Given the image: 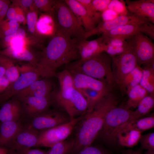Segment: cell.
I'll use <instances>...</instances> for the list:
<instances>
[{"mask_svg": "<svg viewBox=\"0 0 154 154\" xmlns=\"http://www.w3.org/2000/svg\"><path fill=\"white\" fill-rule=\"evenodd\" d=\"M52 89V84L48 80L38 79L16 95L18 100L28 96L44 97L51 94Z\"/></svg>", "mask_w": 154, "mask_h": 154, "instance_id": "obj_19", "label": "cell"}, {"mask_svg": "<svg viewBox=\"0 0 154 154\" xmlns=\"http://www.w3.org/2000/svg\"><path fill=\"white\" fill-rule=\"evenodd\" d=\"M112 0H92V4L98 12L102 13L108 9Z\"/></svg>", "mask_w": 154, "mask_h": 154, "instance_id": "obj_42", "label": "cell"}, {"mask_svg": "<svg viewBox=\"0 0 154 154\" xmlns=\"http://www.w3.org/2000/svg\"><path fill=\"white\" fill-rule=\"evenodd\" d=\"M10 5L9 1L0 0V23L4 19Z\"/></svg>", "mask_w": 154, "mask_h": 154, "instance_id": "obj_46", "label": "cell"}, {"mask_svg": "<svg viewBox=\"0 0 154 154\" xmlns=\"http://www.w3.org/2000/svg\"><path fill=\"white\" fill-rule=\"evenodd\" d=\"M52 15L57 31L72 39L83 38L86 32L64 0H53Z\"/></svg>", "mask_w": 154, "mask_h": 154, "instance_id": "obj_5", "label": "cell"}, {"mask_svg": "<svg viewBox=\"0 0 154 154\" xmlns=\"http://www.w3.org/2000/svg\"><path fill=\"white\" fill-rule=\"evenodd\" d=\"M85 9L89 15L98 23L100 21L101 13L97 12L94 8L92 3V0H77Z\"/></svg>", "mask_w": 154, "mask_h": 154, "instance_id": "obj_40", "label": "cell"}, {"mask_svg": "<svg viewBox=\"0 0 154 154\" xmlns=\"http://www.w3.org/2000/svg\"><path fill=\"white\" fill-rule=\"evenodd\" d=\"M139 66L154 59V44L147 35L139 32L125 39Z\"/></svg>", "mask_w": 154, "mask_h": 154, "instance_id": "obj_11", "label": "cell"}, {"mask_svg": "<svg viewBox=\"0 0 154 154\" xmlns=\"http://www.w3.org/2000/svg\"><path fill=\"white\" fill-rule=\"evenodd\" d=\"M112 57L105 51L85 60H79L66 65L69 72L83 74L101 80L112 86L115 83L112 69Z\"/></svg>", "mask_w": 154, "mask_h": 154, "instance_id": "obj_3", "label": "cell"}, {"mask_svg": "<svg viewBox=\"0 0 154 154\" xmlns=\"http://www.w3.org/2000/svg\"><path fill=\"white\" fill-rule=\"evenodd\" d=\"M23 126L21 120L1 122L0 147L7 148L10 142Z\"/></svg>", "mask_w": 154, "mask_h": 154, "instance_id": "obj_22", "label": "cell"}, {"mask_svg": "<svg viewBox=\"0 0 154 154\" xmlns=\"http://www.w3.org/2000/svg\"><path fill=\"white\" fill-rule=\"evenodd\" d=\"M139 142L141 148L147 151H154V133L141 135Z\"/></svg>", "mask_w": 154, "mask_h": 154, "instance_id": "obj_39", "label": "cell"}, {"mask_svg": "<svg viewBox=\"0 0 154 154\" xmlns=\"http://www.w3.org/2000/svg\"><path fill=\"white\" fill-rule=\"evenodd\" d=\"M78 90L82 94L87 102L88 109L86 112H90L101 99L112 90L100 91L89 88Z\"/></svg>", "mask_w": 154, "mask_h": 154, "instance_id": "obj_30", "label": "cell"}, {"mask_svg": "<svg viewBox=\"0 0 154 154\" xmlns=\"http://www.w3.org/2000/svg\"><path fill=\"white\" fill-rule=\"evenodd\" d=\"M126 93L128 98L125 106L129 109L136 108L142 99L149 94L139 84L131 88Z\"/></svg>", "mask_w": 154, "mask_h": 154, "instance_id": "obj_28", "label": "cell"}, {"mask_svg": "<svg viewBox=\"0 0 154 154\" xmlns=\"http://www.w3.org/2000/svg\"><path fill=\"white\" fill-rule=\"evenodd\" d=\"M0 122H1V121H0Z\"/></svg>", "mask_w": 154, "mask_h": 154, "instance_id": "obj_54", "label": "cell"}, {"mask_svg": "<svg viewBox=\"0 0 154 154\" xmlns=\"http://www.w3.org/2000/svg\"><path fill=\"white\" fill-rule=\"evenodd\" d=\"M39 136V131L23 125L10 142L7 149L11 152L20 153L38 146Z\"/></svg>", "mask_w": 154, "mask_h": 154, "instance_id": "obj_14", "label": "cell"}, {"mask_svg": "<svg viewBox=\"0 0 154 154\" xmlns=\"http://www.w3.org/2000/svg\"><path fill=\"white\" fill-rule=\"evenodd\" d=\"M0 55L4 56L13 60L28 62L33 66L37 67L38 57H36L31 52L24 47L18 50H12L9 48L0 50Z\"/></svg>", "mask_w": 154, "mask_h": 154, "instance_id": "obj_24", "label": "cell"}, {"mask_svg": "<svg viewBox=\"0 0 154 154\" xmlns=\"http://www.w3.org/2000/svg\"><path fill=\"white\" fill-rule=\"evenodd\" d=\"M75 154H106L104 152L98 147L92 146H88Z\"/></svg>", "mask_w": 154, "mask_h": 154, "instance_id": "obj_44", "label": "cell"}, {"mask_svg": "<svg viewBox=\"0 0 154 154\" xmlns=\"http://www.w3.org/2000/svg\"><path fill=\"white\" fill-rule=\"evenodd\" d=\"M70 72L73 78L74 86L77 90L89 88L100 91L112 90V86L102 80L83 74Z\"/></svg>", "mask_w": 154, "mask_h": 154, "instance_id": "obj_18", "label": "cell"}, {"mask_svg": "<svg viewBox=\"0 0 154 154\" xmlns=\"http://www.w3.org/2000/svg\"><path fill=\"white\" fill-rule=\"evenodd\" d=\"M22 72L17 79L10 85L0 95V102H6L20 91L26 88L35 81L38 80L41 74L38 69L31 65L18 67Z\"/></svg>", "mask_w": 154, "mask_h": 154, "instance_id": "obj_9", "label": "cell"}, {"mask_svg": "<svg viewBox=\"0 0 154 154\" xmlns=\"http://www.w3.org/2000/svg\"><path fill=\"white\" fill-rule=\"evenodd\" d=\"M37 19V11H36L32 9L27 13L26 20L27 27L29 31L33 35H35L36 33L38 35L37 31H36V24Z\"/></svg>", "mask_w": 154, "mask_h": 154, "instance_id": "obj_38", "label": "cell"}, {"mask_svg": "<svg viewBox=\"0 0 154 154\" xmlns=\"http://www.w3.org/2000/svg\"><path fill=\"white\" fill-rule=\"evenodd\" d=\"M133 112L126 106H117L112 108L106 115L103 126L98 135L108 142H116L117 129L121 125L131 121Z\"/></svg>", "mask_w": 154, "mask_h": 154, "instance_id": "obj_6", "label": "cell"}, {"mask_svg": "<svg viewBox=\"0 0 154 154\" xmlns=\"http://www.w3.org/2000/svg\"><path fill=\"white\" fill-rule=\"evenodd\" d=\"M143 68L137 65L128 74L123 82L122 92H126L134 86L139 84L142 74Z\"/></svg>", "mask_w": 154, "mask_h": 154, "instance_id": "obj_32", "label": "cell"}, {"mask_svg": "<svg viewBox=\"0 0 154 154\" xmlns=\"http://www.w3.org/2000/svg\"><path fill=\"white\" fill-rule=\"evenodd\" d=\"M19 23L15 19H4L0 23V33L5 37L15 32L19 27Z\"/></svg>", "mask_w": 154, "mask_h": 154, "instance_id": "obj_35", "label": "cell"}, {"mask_svg": "<svg viewBox=\"0 0 154 154\" xmlns=\"http://www.w3.org/2000/svg\"><path fill=\"white\" fill-rule=\"evenodd\" d=\"M51 95L42 97L28 96L19 100L23 113L22 119L31 117L49 110L52 105Z\"/></svg>", "mask_w": 154, "mask_h": 154, "instance_id": "obj_15", "label": "cell"}, {"mask_svg": "<svg viewBox=\"0 0 154 154\" xmlns=\"http://www.w3.org/2000/svg\"><path fill=\"white\" fill-rule=\"evenodd\" d=\"M148 22L131 13L121 15L110 20L100 21L91 31L86 32L83 38L87 39L94 35L103 34L104 33L123 25L139 23Z\"/></svg>", "mask_w": 154, "mask_h": 154, "instance_id": "obj_12", "label": "cell"}, {"mask_svg": "<svg viewBox=\"0 0 154 154\" xmlns=\"http://www.w3.org/2000/svg\"><path fill=\"white\" fill-rule=\"evenodd\" d=\"M10 84L9 81L5 76L0 78V95L5 91Z\"/></svg>", "mask_w": 154, "mask_h": 154, "instance_id": "obj_48", "label": "cell"}, {"mask_svg": "<svg viewBox=\"0 0 154 154\" xmlns=\"http://www.w3.org/2000/svg\"><path fill=\"white\" fill-rule=\"evenodd\" d=\"M154 116L152 114L150 116L142 117L137 119L128 121L121 126L117 129L124 128L134 129L141 132L154 127Z\"/></svg>", "mask_w": 154, "mask_h": 154, "instance_id": "obj_27", "label": "cell"}, {"mask_svg": "<svg viewBox=\"0 0 154 154\" xmlns=\"http://www.w3.org/2000/svg\"><path fill=\"white\" fill-rule=\"evenodd\" d=\"M13 5V6H10V5L9 6L5 16L6 17V19H15L18 13L23 12L24 11L20 8L14 5Z\"/></svg>", "mask_w": 154, "mask_h": 154, "instance_id": "obj_43", "label": "cell"}, {"mask_svg": "<svg viewBox=\"0 0 154 154\" xmlns=\"http://www.w3.org/2000/svg\"><path fill=\"white\" fill-rule=\"evenodd\" d=\"M143 68L139 83L150 94L154 95V69Z\"/></svg>", "mask_w": 154, "mask_h": 154, "instance_id": "obj_34", "label": "cell"}, {"mask_svg": "<svg viewBox=\"0 0 154 154\" xmlns=\"http://www.w3.org/2000/svg\"><path fill=\"white\" fill-rule=\"evenodd\" d=\"M154 106V95L149 94L142 99L137 105L136 110L133 111L131 121L149 114Z\"/></svg>", "mask_w": 154, "mask_h": 154, "instance_id": "obj_29", "label": "cell"}, {"mask_svg": "<svg viewBox=\"0 0 154 154\" xmlns=\"http://www.w3.org/2000/svg\"><path fill=\"white\" fill-rule=\"evenodd\" d=\"M125 3L130 13L154 24V0H126Z\"/></svg>", "mask_w": 154, "mask_h": 154, "instance_id": "obj_16", "label": "cell"}, {"mask_svg": "<svg viewBox=\"0 0 154 154\" xmlns=\"http://www.w3.org/2000/svg\"><path fill=\"white\" fill-rule=\"evenodd\" d=\"M20 153L22 154H47L46 152L39 149L29 148Z\"/></svg>", "mask_w": 154, "mask_h": 154, "instance_id": "obj_49", "label": "cell"}, {"mask_svg": "<svg viewBox=\"0 0 154 154\" xmlns=\"http://www.w3.org/2000/svg\"><path fill=\"white\" fill-rule=\"evenodd\" d=\"M23 117L21 104L17 98L6 101L0 109L1 122L19 121Z\"/></svg>", "mask_w": 154, "mask_h": 154, "instance_id": "obj_21", "label": "cell"}, {"mask_svg": "<svg viewBox=\"0 0 154 154\" xmlns=\"http://www.w3.org/2000/svg\"><path fill=\"white\" fill-rule=\"evenodd\" d=\"M12 2L13 5L20 8L24 11L31 7L34 4L33 0H13Z\"/></svg>", "mask_w": 154, "mask_h": 154, "instance_id": "obj_47", "label": "cell"}, {"mask_svg": "<svg viewBox=\"0 0 154 154\" xmlns=\"http://www.w3.org/2000/svg\"><path fill=\"white\" fill-rule=\"evenodd\" d=\"M118 102L116 95L111 91L90 112H86L75 128V143L70 154H75L91 145L102 129L106 115L117 106Z\"/></svg>", "mask_w": 154, "mask_h": 154, "instance_id": "obj_2", "label": "cell"}, {"mask_svg": "<svg viewBox=\"0 0 154 154\" xmlns=\"http://www.w3.org/2000/svg\"><path fill=\"white\" fill-rule=\"evenodd\" d=\"M84 115L52 128L39 131L38 146L50 148L56 143L68 138Z\"/></svg>", "mask_w": 154, "mask_h": 154, "instance_id": "obj_8", "label": "cell"}, {"mask_svg": "<svg viewBox=\"0 0 154 154\" xmlns=\"http://www.w3.org/2000/svg\"><path fill=\"white\" fill-rule=\"evenodd\" d=\"M26 35L25 30L22 28H19L13 33L0 38V49H4L8 47L11 41L15 38L25 39Z\"/></svg>", "mask_w": 154, "mask_h": 154, "instance_id": "obj_36", "label": "cell"}, {"mask_svg": "<svg viewBox=\"0 0 154 154\" xmlns=\"http://www.w3.org/2000/svg\"><path fill=\"white\" fill-rule=\"evenodd\" d=\"M154 151H147L146 154H154ZM124 154H142L139 150L134 151L132 150H128Z\"/></svg>", "mask_w": 154, "mask_h": 154, "instance_id": "obj_50", "label": "cell"}, {"mask_svg": "<svg viewBox=\"0 0 154 154\" xmlns=\"http://www.w3.org/2000/svg\"><path fill=\"white\" fill-rule=\"evenodd\" d=\"M104 37L91 40H88L83 38L76 39V47L80 59L85 60L96 55L104 51L103 42Z\"/></svg>", "mask_w": 154, "mask_h": 154, "instance_id": "obj_17", "label": "cell"}, {"mask_svg": "<svg viewBox=\"0 0 154 154\" xmlns=\"http://www.w3.org/2000/svg\"><path fill=\"white\" fill-rule=\"evenodd\" d=\"M25 39L17 38L12 40L11 42L9 48L12 50H18L24 47Z\"/></svg>", "mask_w": 154, "mask_h": 154, "instance_id": "obj_45", "label": "cell"}, {"mask_svg": "<svg viewBox=\"0 0 154 154\" xmlns=\"http://www.w3.org/2000/svg\"><path fill=\"white\" fill-rule=\"evenodd\" d=\"M42 50L39 54L37 68L45 78L56 76L58 68L80 58L76 39L57 31Z\"/></svg>", "mask_w": 154, "mask_h": 154, "instance_id": "obj_1", "label": "cell"}, {"mask_svg": "<svg viewBox=\"0 0 154 154\" xmlns=\"http://www.w3.org/2000/svg\"><path fill=\"white\" fill-rule=\"evenodd\" d=\"M52 105L65 112L71 120L83 116L88 109L87 102L82 94L74 86L52 93Z\"/></svg>", "mask_w": 154, "mask_h": 154, "instance_id": "obj_4", "label": "cell"}, {"mask_svg": "<svg viewBox=\"0 0 154 154\" xmlns=\"http://www.w3.org/2000/svg\"><path fill=\"white\" fill-rule=\"evenodd\" d=\"M13 60L8 57L0 55V65L5 69V76L10 83L16 81L20 76L18 68L15 65Z\"/></svg>", "mask_w": 154, "mask_h": 154, "instance_id": "obj_31", "label": "cell"}, {"mask_svg": "<svg viewBox=\"0 0 154 154\" xmlns=\"http://www.w3.org/2000/svg\"><path fill=\"white\" fill-rule=\"evenodd\" d=\"M33 2L35 6L39 10L52 15L53 0H34Z\"/></svg>", "mask_w": 154, "mask_h": 154, "instance_id": "obj_41", "label": "cell"}, {"mask_svg": "<svg viewBox=\"0 0 154 154\" xmlns=\"http://www.w3.org/2000/svg\"><path fill=\"white\" fill-rule=\"evenodd\" d=\"M56 76L58 80L60 89L74 86L72 75L67 69L58 73Z\"/></svg>", "mask_w": 154, "mask_h": 154, "instance_id": "obj_37", "label": "cell"}, {"mask_svg": "<svg viewBox=\"0 0 154 154\" xmlns=\"http://www.w3.org/2000/svg\"><path fill=\"white\" fill-rule=\"evenodd\" d=\"M75 143L73 136L58 142L50 147L47 154H70Z\"/></svg>", "mask_w": 154, "mask_h": 154, "instance_id": "obj_33", "label": "cell"}, {"mask_svg": "<svg viewBox=\"0 0 154 154\" xmlns=\"http://www.w3.org/2000/svg\"><path fill=\"white\" fill-rule=\"evenodd\" d=\"M142 132L136 129L129 128L119 130L116 134L117 140L121 145L131 147L139 142Z\"/></svg>", "mask_w": 154, "mask_h": 154, "instance_id": "obj_25", "label": "cell"}, {"mask_svg": "<svg viewBox=\"0 0 154 154\" xmlns=\"http://www.w3.org/2000/svg\"><path fill=\"white\" fill-rule=\"evenodd\" d=\"M139 32L143 33L151 39L154 40V24L147 22L126 24L119 26L102 35L105 37H115L125 40Z\"/></svg>", "mask_w": 154, "mask_h": 154, "instance_id": "obj_13", "label": "cell"}, {"mask_svg": "<svg viewBox=\"0 0 154 154\" xmlns=\"http://www.w3.org/2000/svg\"><path fill=\"white\" fill-rule=\"evenodd\" d=\"M5 68L2 66L0 65V78L5 76Z\"/></svg>", "mask_w": 154, "mask_h": 154, "instance_id": "obj_52", "label": "cell"}, {"mask_svg": "<svg viewBox=\"0 0 154 154\" xmlns=\"http://www.w3.org/2000/svg\"><path fill=\"white\" fill-rule=\"evenodd\" d=\"M8 154H22L21 153L16 152L13 151Z\"/></svg>", "mask_w": 154, "mask_h": 154, "instance_id": "obj_53", "label": "cell"}, {"mask_svg": "<svg viewBox=\"0 0 154 154\" xmlns=\"http://www.w3.org/2000/svg\"><path fill=\"white\" fill-rule=\"evenodd\" d=\"M112 57V71L115 82L122 92L125 78L137 65L136 58L129 46L122 54Z\"/></svg>", "mask_w": 154, "mask_h": 154, "instance_id": "obj_10", "label": "cell"}, {"mask_svg": "<svg viewBox=\"0 0 154 154\" xmlns=\"http://www.w3.org/2000/svg\"><path fill=\"white\" fill-rule=\"evenodd\" d=\"M36 29L38 34L41 38L54 36L57 29L52 16L46 13L42 14L37 19Z\"/></svg>", "mask_w": 154, "mask_h": 154, "instance_id": "obj_23", "label": "cell"}, {"mask_svg": "<svg viewBox=\"0 0 154 154\" xmlns=\"http://www.w3.org/2000/svg\"><path fill=\"white\" fill-rule=\"evenodd\" d=\"M71 120L66 113L56 108L49 110L31 118L23 119L21 121L23 126L39 131L52 128Z\"/></svg>", "mask_w": 154, "mask_h": 154, "instance_id": "obj_7", "label": "cell"}, {"mask_svg": "<svg viewBox=\"0 0 154 154\" xmlns=\"http://www.w3.org/2000/svg\"><path fill=\"white\" fill-rule=\"evenodd\" d=\"M64 1L86 32L91 31L97 26L98 22L89 15L77 0Z\"/></svg>", "mask_w": 154, "mask_h": 154, "instance_id": "obj_20", "label": "cell"}, {"mask_svg": "<svg viewBox=\"0 0 154 154\" xmlns=\"http://www.w3.org/2000/svg\"><path fill=\"white\" fill-rule=\"evenodd\" d=\"M103 42L104 51L112 57L121 54L129 47L125 40L119 38L104 37Z\"/></svg>", "mask_w": 154, "mask_h": 154, "instance_id": "obj_26", "label": "cell"}, {"mask_svg": "<svg viewBox=\"0 0 154 154\" xmlns=\"http://www.w3.org/2000/svg\"><path fill=\"white\" fill-rule=\"evenodd\" d=\"M11 152L5 147H0V154H8Z\"/></svg>", "mask_w": 154, "mask_h": 154, "instance_id": "obj_51", "label": "cell"}]
</instances>
